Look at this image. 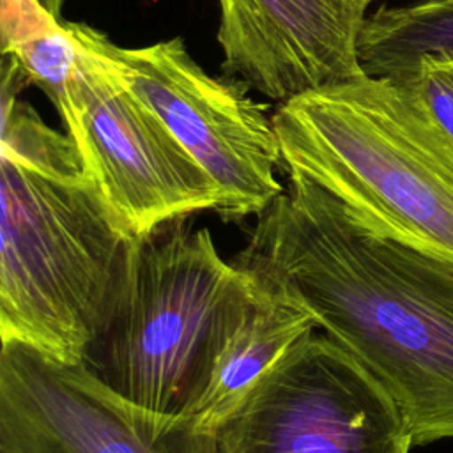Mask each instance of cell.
Instances as JSON below:
<instances>
[{"mask_svg":"<svg viewBox=\"0 0 453 453\" xmlns=\"http://www.w3.org/2000/svg\"><path fill=\"white\" fill-rule=\"evenodd\" d=\"M257 219L232 260L311 313L395 400L414 446L453 439V271L303 175Z\"/></svg>","mask_w":453,"mask_h":453,"instance_id":"obj_1","label":"cell"},{"mask_svg":"<svg viewBox=\"0 0 453 453\" xmlns=\"http://www.w3.org/2000/svg\"><path fill=\"white\" fill-rule=\"evenodd\" d=\"M0 336L83 361L120 299L136 237L65 133L28 103L0 122Z\"/></svg>","mask_w":453,"mask_h":453,"instance_id":"obj_2","label":"cell"},{"mask_svg":"<svg viewBox=\"0 0 453 453\" xmlns=\"http://www.w3.org/2000/svg\"><path fill=\"white\" fill-rule=\"evenodd\" d=\"M287 173L453 271V138L389 78L359 73L273 113Z\"/></svg>","mask_w":453,"mask_h":453,"instance_id":"obj_3","label":"cell"},{"mask_svg":"<svg viewBox=\"0 0 453 453\" xmlns=\"http://www.w3.org/2000/svg\"><path fill=\"white\" fill-rule=\"evenodd\" d=\"M258 294L205 226L175 219L138 239L115 311L83 363L131 402L186 418Z\"/></svg>","mask_w":453,"mask_h":453,"instance_id":"obj_4","label":"cell"},{"mask_svg":"<svg viewBox=\"0 0 453 453\" xmlns=\"http://www.w3.org/2000/svg\"><path fill=\"white\" fill-rule=\"evenodd\" d=\"M74 28L209 173L223 221L258 218L285 191L274 119L246 85L209 74L180 37L124 48L87 23Z\"/></svg>","mask_w":453,"mask_h":453,"instance_id":"obj_5","label":"cell"},{"mask_svg":"<svg viewBox=\"0 0 453 453\" xmlns=\"http://www.w3.org/2000/svg\"><path fill=\"white\" fill-rule=\"evenodd\" d=\"M78 57L57 111L111 211L136 235L216 211L219 191L159 115L67 23Z\"/></svg>","mask_w":453,"mask_h":453,"instance_id":"obj_6","label":"cell"},{"mask_svg":"<svg viewBox=\"0 0 453 453\" xmlns=\"http://www.w3.org/2000/svg\"><path fill=\"white\" fill-rule=\"evenodd\" d=\"M317 331L216 430L218 453H411L414 442L395 400Z\"/></svg>","mask_w":453,"mask_h":453,"instance_id":"obj_7","label":"cell"},{"mask_svg":"<svg viewBox=\"0 0 453 453\" xmlns=\"http://www.w3.org/2000/svg\"><path fill=\"white\" fill-rule=\"evenodd\" d=\"M0 453H218L216 435L149 411L83 361L0 349Z\"/></svg>","mask_w":453,"mask_h":453,"instance_id":"obj_8","label":"cell"},{"mask_svg":"<svg viewBox=\"0 0 453 453\" xmlns=\"http://www.w3.org/2000/svg\"><path fill=\"white\" fill-rule=\"evenodd\" d=\"M221 71L280 104L359 73V0H218Z\"/></svg>","mask_w":453,"mask_h":453,"instance_id":"obj_9","label":"cell"},{"mask_svg":"<svg viewBox=\"0 0 453 453\" xmlns=\"http://www.w3.org/2000/svg\"><path fill=\"white\" fill-rule=\"evenodd\" d=\"M317 329L306 308L260 285L257 303L225 343L207 388L186 419L200 432L216 434L265 373Z\"/></svg>","mask_w":453,"mask_h":453,"instance_id":"obj_10","label":"cell"},{"mask_svg":"<svg viewBox=\"0 0 453 453\" xmlns=\"http://www.w3.org/2000/svg\"><path fill=\"white\" fill-rule=\"evenodd\" d=\"M453 60V0L380 7L357 35L359 69L373 78H400L419 60Z\"/></svg>","mask_w":453,"mask_h":453,"instance_id":"obj_11","label":"cell"},{"mask_svg":"<svg viewBox=\"0 0 453 453\" xmlns=\"http://www.w3.org/2000/svg\"><path fill=\"white\" fill-rule=\"evenodd\" d=\"M2 55L11 57L27 83L58 108L78 57V44L60 18L39 0H0Z\"/></svg>","mask_w":453,"mask_h":453,"instance_id":"obj_12","label":"cell"},{"mask_svg":"<svg viewBox=\"0 0 453 453\" xmlns=\"http://www.w3.org/2000/svg\"><path fill=\"white\" fill-rule=\"evenodd\" d=\"M395 81L407 87L453 138V60L423 58Z\"/></svg>","mask_w":453,"mask_h":453,"instance_id":"obj_13","label":"cell"},{"mask_svg":"<svg viewBox=\"0 0 453 453\" xmlns=\"http://www.w3.org/2000/svg\"><path fill=\"white\" fill-rule=\"evenodd\" d=\"M53 16H57V18H60V14H62V7H64V2L65 0H39Z\"/></svg>","mask_w":453,"mask_h":453,"instance_id":"obj_14","label":"cell"},{"mask_svg":"<svg viewBox=\"0 0 453 453\" xmlns=\"http://www.w3.org/2000/svg\"><path fill=\"white\" fill-rule=\"evenodd\" d=\"M359 2H363L365 5H368V4H370V2H373V0H359Z\"/></svg>","mask_w":453,"mask_h":453,"instance_id":"obj_15","label":"cell"}]
</instances>
